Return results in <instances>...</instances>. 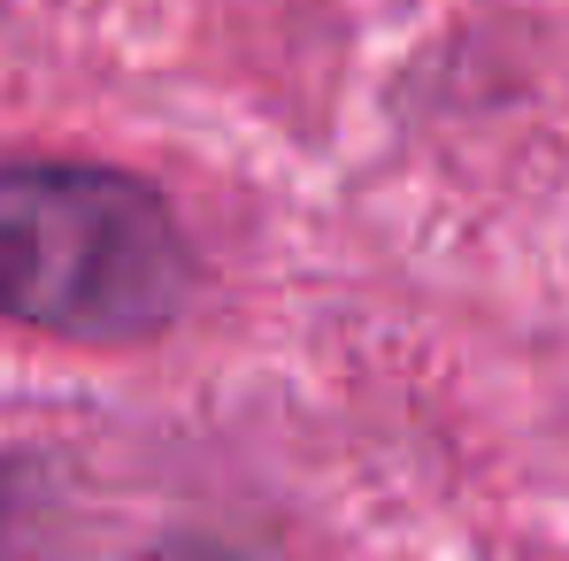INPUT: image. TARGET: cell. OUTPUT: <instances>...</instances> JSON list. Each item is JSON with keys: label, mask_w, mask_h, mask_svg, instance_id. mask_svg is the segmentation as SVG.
<instances>
[{"label": "cell", "mask_w": 569, "mask_h": 561, "mask_svg": "<svg viewBox=\"0 0 569 561\" xmlns=\"http://www.w3.org/2000/svg\"><path fill=\"white\" fill-rule=\"evenodd\" d=\"M192 254L162 192L93 162L0 170V315L54 339H147L186 308Z\"/></svg>", "instance_id": "6da1fadb"}]
</instances>
